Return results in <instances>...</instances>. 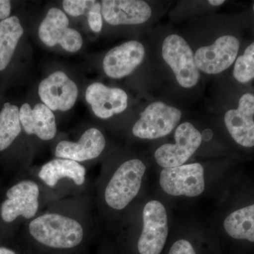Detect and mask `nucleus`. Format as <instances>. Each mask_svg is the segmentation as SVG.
<instances>
[{"mask_svg":"<svg viewBox=\"0 0 254 254\" xmlns=\"http://www.w3.org/2000/svg\"><path fill=\"white\" fill-rule=\"evenodd\" d=\"M28 231L41 245L61 250L77 247L84 237V228L78 220L56 213L36 217L30 222Z\"/></svg>","mask_w":254,"mask_h":254,"instance_id":"nucleus-1","label":"nucleus"},{"mask_svg":"<svg viewBox=\"0 0 254 254\" xmlns=\"http://www.w3.org/2000/svg\"><path fill=\"white\" fill-rule=\"evenodd\" d=\"M145 170L144 163L138 159L122 164L105 188L107 205L118 210L126 208L139 192Z\"/></svg>","mask_w":254,"mask_h":254,"instance_id":"nucleus-2","label":"nucleus"},{"mask_svg":"<svg viewBox=\"0 0 254 254\" xmlns=\"http://www.w3.org/2000/svg\"><path fill=\"white\" fill-rule=\"evenodd\" d=\"M162 55L180 86L190 88L198 83L200 72L195 64L194 54L182 37L177 34L167 37L163 41Z\"/></svg>","mask_w":254,"mask_h":254,"instance_id":"nucleus-3","label":"nucleus"},{"mask_svg":"<svg viewBox=\"0 0 254 254\" xmlns=\"http://www.w3.org/2000/svg\"><path fill=\"white\" fill-rule=\"evenodd\" d=\"M181 118V110L163 102H155L142 112L132 132L142 139L162 138L173 131Z\"/></svg>","mask_w":254,"mask_h":254,"instance_id":"nucleus-4","label":"nucleus"},{"mask_svg":"<svg viewBox=\"0 0 254 254\" xmlns=\"http://www.w3.org/2000/svg\"><path fill=\"white\" fill-rule=\"evenodd\" d=\"M175 143H166L155 153V161L164 168L181 166L201 144L200 132L192 124L184 123L175 130Z\"/></svg>","mask_w":254,"mask_h":254,"instance_id":"nucleus-5","label":"nucleus"},{"mask_svg":"<svg viewBox=\"0 0 254 254\" xmlns=\"http://www.w3.org/2000/svg\"><path fill=\"white\" fill-rule=\"evenodd\" d=\"M168 235L166 209L160 201L150 200L143 210V229L138 242L140 254H160Z\"/></svg>","mask_w":254,"mask_h":254,"instance_id":"nucleus-6","label":"nucleus"},{"mask_svg":"<svg viewBox=\"0 0 254 254\" xmlns=\"http://www.w3.org/2000/svg\"><path fill=\"white\" fill-rule=\"evenodd\" d=\"M40 189L32 180H22L10 187L6 193V199L0 208L1 218L11 223L18 217L34 218L39 208Z\"/></svg>","mask_w":254,"mask_h":254,"instance_id":"nucleus-7","label":"nucleus"},{"mask_svg":"<svg viewBox=\"0 0 254 254\" xmlns=\"http://www.w3.org/2000/svg\"><path fill=\"white\" fill-rule=\"evenodd\" d=\"M160 185L168 194L197 196L205 190L204 170L200 163L164 168L160 173Z\"/></svg>","mask_w":254,"mask_h":254,"instance_id":"nucleus-8","label":"nucleus"},{"mask_svg":"<svg viewBox=\"0 0 254 254\" xmlns=\"http://www.w3.org/2000/svg\"><path fill=\"white\" fill-rule=\"evenodd\" d=\"M68 24V17L61 9L51 8L38 28L40 39L50 48L60 45L66 51L76 53L83 46V38Z\"/></svg>","mask_w":254,"mask_h":254,"instance_id":"nucleus-9","label":"nucleus"},{"mask_svg":"<svg viewBox=\"0 0 254 254\" xmlns=\"http://www.w3.org/2000/svg\"><path fill=\"white\" fill-rule=\"evenodd\" d=\"M240 49V42L232 36L218 38L211 46L201 47L194 54L195 64L208 74H217L226 70L235 63Z\"/></svg>","mask_w":254,"mask_h":254,"instance_id":"nucleus-10","label":"nucleus"},{"mask_svg":"<svg viewBox=\"0 0 254 254\" xmlns=\"http://www.w3.org/2000/svg\"><path fill=\"white\" fill-rule=\"evenodd\" d=\"M78 87L61 71H55L45 78L38 87V94L43 104L52 111H67L77 100Z\"/></svg>","mask_w":254,"mask_h":254,"instance_id":"nucleus-11","label":"nucleus"},{"mask_svg":"<svg viewBox=\"0 0 254 254\" xmlns=\"http://www.w3.org/2000/svg\"><path fill=\"white\" fill-rule=\"evenodd\" d=\"M144 46L140 42L131 41L113 48L105 55L103 69L113 78H122L131 74L144 59Z\"/></svg>","mask_w":254,"mask_h":254,"instance_id":"nucleus-12","label":"nucleus"},{"mask_svg":"<svg viewBox=\"0 0 254 254\" xmlns=\"http://www.w3.org/2000/svg\"><path fill=\"white\" fill-rule=\"evenodd\" d=\"M254 95L246 93L241 97L237 109L225 115V124L232 138L238 144L254 146Z\"/></svg>","mask_w":254,"mask_h":254,"instance_id":"nucleus-13","label":"nucleus"},{"mask_svg":"<svg viewBox=\"0 0 254 254\" xmlns=\"http://www.w3.org/2000/svg\"><path fill=\"white\" fill-rule=\"evenodd\" d=\"M86 100L95 116L103 120L123 113L128 106V95L121 88H110L98 82L86 91Z\"/></svg>","mask_w":254,"mask_h":254,"instance_id":"nucleus-14","label":"nucleus"},{"mask_svg":"<svg viewBox=\"0 0 254 254\" xmlns=\"http://www.w3.org/2000/svg\"><path fill=\"white\" fill-rule=\"evenodd\" d=\"M102 15L113 26L146 22L152 14L150 5L141 0H103Z\"/></svg>","mask_w":254,"mask_h":254,"instance_id":"nucleus-15","label":"nucleus"},{"mask_svg":"<svg viewBox=\"0 0 254 254\" xmlns=\"http://www.w3.org/2000/svg\"><path fill=\"white\" fill-rule=\"evenodd\" d=\"M105 145V136L100 130L88 128L77 142L60 141L55 149V155L58 158L80 163L98 158L104 150Z\"/></svg>","mask_w":254,"mask_h":254,"instance_id":"nucleus-16","label":"nucleus"},{"mask_svg":"<svg viewBox=\"0 0 254 254\" xmlns=\"http://www.w3.org/2000/svg\"><path fill=\"white\" fill-rule=\"evenodd\" d=\"M20 121L28 135H36L43 141H50L57 133L56 120L53 111L46 105L38 103L32 108L24 103L19 109Z\"/></svg>","mask_w":254,"mask_h":254,"instance_id":"nucleus-17","label":"nucleus"},{"mask_svg":"<svg viewBox=\"0 0 254 254\" xmlns=\"http://www.w3.org/2000/svg\"><path fill=\"white\" fill-rule=\"evenodd\" d=\"M86 168L78 162L58 158L43 165L38 173L39 178L50 188L56 186L63 178L69 179L75 185L81 186L86 182Z\"/></svg>","mask_w":254,"mask_h":254,"instance_id":"nucleus-18","label":"nucleus"},{"mask_svg":"<svg viewBox=\"0 0 254 254\" xmlns=\"http://www.w3.org/2000/svg\"><path fill=\"white\" fill-rule=\"evenodd\" d=\"M23 32L17 16H9L0 21V71L9 65Z\"/></svg>","mask_w":254,"mask_h":254,"instance_id":"nucleus-19","label":"nucleus"},{"mask_svg":"<svg viewBox=\"0 0 254 254\" xmlns=\"http://www.w3.org/2000/svg\"><path fill=\"white\" fill-rule=\"evenodd\" d=\"M224 227L232 238L254 242V204L239 209L228 215L224 222Z\"/></svg>","mask_w":254,"mask_h":254,"instance_id":"nucleus-20","label":"nucleus"},{"mask_svg":"<svg viewBox=\"0 0 254 254\" xmlns=\"http://www.w3.org/2000/svg\"><path fill=\"white\" fill-rule=\"evenodd\" d=\"M21 127L18 107L5 103L0 112V152L12 144L21 133Z\"/></svg>","mask_w":254,"mask_h":254,"instance_id":"nucleus-21","label":"nucleus"},{"mask_svg":"<svg viewBox=\"0 0 254 254\" xmlns=\"http://www.w3.org/2000/svg\"><path fill=\"white\" fill-rule=\"evenodd\" d=\"M234 77L240 83H245L254 78V42L247 47L244 55L235 63Z\"/></svg>","mask_w":254,"mask_h":254,"instance_id":"nucleus-22","label":"nucleus"},{"mask_svg":"<svg viewBox=\"0 0 254 254\" xmlns=\"http://www.w3.org/2000/svg\"><path fill=\"white\" fill-rule=\"evenodd\" d=\"M95 1L94 0H64L63 1V6L64 11L70 16H87Z\"/></svg>","mask_w":254,"mask_h":254,"instance_id":"nucleus-23","label":"nucleus"},{"mask_svg":"<svg viewBox=\"0 0 254 254\" xmlns=\"http://www.w3.org/2000/svg\"><path fill=\"white\" fill-rule=\"evenodd\" d=\"M101 4L95 1L94 4L87 14L88 23L92 31L95 33H99L103 28V18H102Z\"/></svg>","mask_w":254,"mask_h":254,"instance_id":"nucleus-24","label":"nucleus"},{"mask_svg":"<svg viewBox=\"0 0 254 254\" xmlns=\"http://www.w3.org/2000/svg\"><path fill=\"white\" fill-rule=\"evenodd\" d=\"M169 254H196L193 246L189 241L180 240L177 241L172 246Z\"/></svg>","mask_w":254,"mask_h":254,"instance_id":"nucleus-25","label":"nucleus"},{"mask_svg":"<svg viewBox=\"0 0 254 254\" xmlns=\"http://www.w3.org/2000/svg\"><path fill=\"white\" fill-rule=\"evenodd\" d=\"M11 9V1L8 0H0V20L2 21L9 18Z\"/></svg>","mask_w":254,"mask_h":254,"instance_id":"nucleus-26","label":"nucleus"},{"mask_svg":"<svg viewBox=\"0 0 254 254\" xmlns=\"http://www.w3.org/2000/svg\"><path fill=\"white\" fill-rule=\"evenodd\" d=\"M0 254H16L14 251L5 247H0Z\"/></svg>","mask_w":254,"mask_h":254,"instance_id":"nucleus-27","label":"nucleus"},{"mask_svg":"<svg viewBox=\"0 0 254 254\" xmlns=\"http://www.w3.org/2000/svg\"><path fill=\"white\" fill-rule=\"evenodd\" d=\"M208 3L213 5V6H220V5L225 3V1L224 0H210V1H208Z\"/></svg>","mask_w":254,"mask_h":254,"instance_id":"nucleus-28","label":"nucleus"},{"mask_svg":"<svg viewBox=\"0 0 254 254\" xmlns=\"http://www.w3.org/2000/svg\"><path fill=\"white\" fill-rule=\"evenodd\" d=\"M253 8H254V7Z\"/></svg>","mask_w":254,"mask_h":254,"instance_id":"nucleus-29","label":"nucleus"}]
</instances>
